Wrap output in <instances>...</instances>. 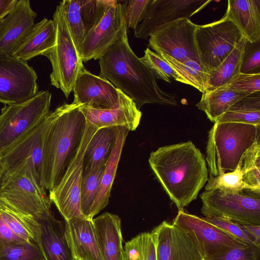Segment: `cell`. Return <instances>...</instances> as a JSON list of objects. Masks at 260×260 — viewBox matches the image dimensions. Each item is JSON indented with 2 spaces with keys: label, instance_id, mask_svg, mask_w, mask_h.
Wrapping results in <instances>:
<instances>
[{
  "label": "cell",
  "instance_id": "obj_15",
  "mask_svg": "<svg viewBox=\"0 0 260 260\" xmlns=\"http://www.w3.org/2000/svg\"><path fill=\"white\" fill-rule=\"evenodd\" d=\"M156 260H204L196 236L190 232L164 221L151 232Z\"/></svg>",
  "mask_w": 260,
  "mask_h": 260
},
{
  "label": "cell",
  "instance_id": "obj_41",
  "mask_svg": "<svg viewBox=\"0 0 260 260\" xmlns=\"http://www.w3.org/2000/svg\"><path fill=\"white\" fill-rule=\"evenodd\" d=\"M204 260H260V247L240 244L224 253Z\"/></svg>",
  "mask_w": 260,
  "mask_h": 260
},
{
  "label": "cell",
  "instance_id": "obj_14",
  "mask_svg": "<svg viewBox=\"0 0 260 260\" xmlns=\"http://www.w3.org/2000/svg\"><path fill=\"white\" fill-rule=\"evenodd\" d=\"M197 26L190 19H178L154 32L149 37L148 46L158 54L178 61L189 59L200 61L195 39Z\"/></svg>",
  "mask_w": 260,
  "mask_h": 260
},
{
  "label": "cell",
  "instance_id": "obj_47",
  "mask_svg": "<svg viewBox=\"0 0 260 260\" xmlns=\"http://www.w3.org/2000/svg\"><path fill=\"white\" fill-rule=\"evenodd\" d=\"M3 19H0V26L1 25H2V22H3Z\"/></svg>",
  "mask_w": 260,
  "mask_h": 260
},
{
  "label": "cell",
  "instance_id": "obj_22",
  "mask_svg": "<svg viewBox=\"0 0 260 260\" xmlns=\"http://www.w3.org/2000/svg\"><path fill=\"white\" fill-rule=\"evenodd\" d=\"M37 243L45 260H75L67 239L65 223L53 213L40 221Z\"/></svg>",
  "mask_w": 260,
  "mask_h": 260
},
{
  "label": "cell",
  "instance_id": "obj_27",
  "mask_svg": "<svg viewBox=\"0 0 260 260\" xmlns=\"http://www.w3.org/2000/svg\"><path fill=\"white\" fill-rule=\"evenodd\" d=\"M246 96L245 93L224 85L211 91H204L196 106L214 123L233 105Z\"/></svg>",
  "mask_w": 260,
  "mask_h": 260
},
{
  "label": "cell",
  "instance_id": "obj_36",
  "mask_svg": "<svg viewBox=\"0 0 260 260\" xmlns=\"http://www.w3.org/2000/svg\"><path fill=\"white\" fill-rule=\"evenodd\" d=\"M0 260H45L36 242H9L0 244Z\"/></svg>",
  "mask_w": 260,
  "mask_h": 260
},
{
  "label": "cell",
  "instance_id": "obj_6",
  "mask_svg": "<svg viewBox=\"0 0 260 260\" xmlns=\"http://www.w3.org/2000/svg\"><path fill=\"white\" fill-rule=\"evenodd\" d=\"M56 39L54 46L43 56L52 65L51 84L60 89L67 99L73 91L75 80L85 68L69 30L62 7L59 4L53 16Z\"/></svg>",
  "mask_w": 260,
  "mask_h": 260
},
{
  "label": "cell",
  "instance_id": "obj_13",
  "mask_svg": "<svg viewBox=\"0 0 260 260\" xmlns=\"http://www.w3.org/2000/svg\"><path fill=\"white\" fill-rule=\"evenodd\" d=\"M126 4L113 0L100 22L86 34L79 51L83 62L99 59L127 30Z\"/></svg>",
  "mask_w": 260,
  "mask_h": 260
},
{
  "label": "cell",
  "instance_id": "obj_38",
  "mask_svg": "<svg viewBox=\"0 0 260 260\" xmlns=\"http://www.w3.org/2000/svg\"><path fill=\"white\" fill-rule=\"evenodd\" d=\"M79 1L86 35L100 22L113 0Z\"/></svg>",
  "mask_w": 260,
  "mask_h": 260
},
{
  "label": "cell",
  "instance_id": "obj_46",
  "mask_svg": "<svg viewBox=\"0 0 260 260\" xmlns=\"http://www.w3.org/2000/svg\"><path fill=\"white\" fill-rule=\"evenodd\" d=\"M17 0H0V19H4L11 11Z\"/></svg>",
  "mask_w": 260,
  "mask_h": 260
},
{
  "label": "cell",
  "instance_id": "obj_37",
  "mask_svg": "<svg viewBox=\"0 0 260 260\" xmlns=\"http://www.w3.org/2000/svg\"><path fill=\"white\" fill-rule=\"evenodd\" d=\"M242 162H240L233 171L217 176L209 175L205 187V190L219 189L232 192H242L244 190L248 191V187L243 181Z\"/></svg>",
  "mask_w": 260,
  "mask_h": 260
},
{
  "label": "cell",
  "instance_id": "obj_26",
  "mask_svg": "<svg viewBox=\"0 0 260 260\" xmlns=\"http://www.w3.org/2000/svg\"><path fill=\"white\" fill-rule=\"evenodd\" d=\"M55 39L53 20L44 17L34 24L30 32L13 56L27 61L37 56L43 55L54 46Z\"/></svg>",
  "mask_w": 260,
  "mask_h": 260
},
{
  "label": "cell",
  "instance_id": "obj_11",
  "mask_svg": "<svg viewBox=\"0 0 260 260\" xmlns=\"http://www.w3.org/2000/svg\"><path fill=\"white\" fill-rule=\"evenodd\" d=\"M50 111L46 118L0 154V179L6 172L28 161L39 184L44 187L43 147L45 134L55 116Z\"/></svg>",
  "mask_w": 260,
  "mask_h": 260
},
{
  "label": "cell",
  "instance_id": "obj_43",
  "mask_svg": "<svg viewBox=\"0 0 260 260\" xmlns=\"http://www.w3.org/2000/svg\"><path fill=\"white\" fill-rule=\"evenodd\" d=\"M226 85L233 90L249 95L260 91V74L240 73Z\"/></svg>",
  "mask_w": 260,
  "mask_h": 260
},
{
  "label": "cell",
  "instance_id": "obj_9",
  "mask_svg": "<svg viewBox=\"0 0 260 260\" xmlns=\"http://www.w3.org/2000/svg\"><path fill=\"white\" fill-rule=\"evenodd\" d=\"M236 24L226 15L205 25H198L195 39L200 63L208 71L219 66L243 39Z\"/></svg>",
  "mask_w": 260,
  "mask_h": 260
},
{
  "label": "cell",
  "instance_id": "obj_16",
  "mask_svg": "<svg viewBox=\"0 0 260 260\" xmlns=\"http://www.w3.org/2000/svg\"><path fill=\"white\" fill-rule=\"evenodd\" d=\"M211 0H150L134 36L146 39L164 25L180 19H188L205 8Z\"/></svg>",
  "mask_w": 260,
  "mask_h": 260
},
{
  "label": "cell",
  "instance_id": "obj_34",
  "mask_svg": "<svg viewBox=\"0 0 260 260\" xmlns=\"http://www.w3.org/2000/svg\"><path fill=\"white\" fill-rule=\"evenodd\" d=\"M125 260H156L155 244L151 232L141 233L126 242Z\"/></svg>",
  "mask_w": 260,
  "mask_h": 260
},
{
  "label": "cell",
  "instance_id": "obj_19",
  "mask_svg": "<svg viewBox=\"0 0 260 260\" xmlns=\"http://www.w3.org/2000/svg\"><path fill=\"white\" fill-rule=\"evenodd\" d=\"M37 16L28 0H17L0 26V50L13 55L30 32Z\"/></svg>",
  "mask_w": 260,
  "mask_h": 260
},
{
  "label": "cell",
  "instance_id": "obj_42",
  "mask_svg": "<svg viewBox=\"0 0 260 260\" xmlns=\"http://www.w3.org/2000/svg\"><path fill=\"white\" fill-rule=\"evenodd\" d=\"M203 218L212 225L229 233L247 245L258 246L245 232L241 224L220 217H204Z\"/></svg>",
  "mask_w": 260,
  "mask_h": 260
},
{
  "label": "cell",
  "instance_id": "obj_45",
  "mask_svg": "<svg viewBox=\"0 0 260 260\" xmlns=\"http://www.w3.org/2000/svg\"><path fill=\"white\" fill-rule=\"evenodd\" d=\"M242 226L245 232L252 239L255 244L260 247V225L242 224Z\"/></svg>",
  "mask_w": 260,
  "mask_h": 260
},
{
  "label": "cell",
  "instance_id": "obj_33",
  "mask_svg": "<svg viewBox=\"0 0 260 260\" xmlns=\"http://www.w3.org/2000/svg\"><path fill=\"white\" fill-rule=\"evenodd\" d=\"M242 170L243 181L250 192L259 194L260 143H254L244 154Z\"/></svg>",
  "mask_w": 260,
  "mask_h": 260
},
{
  "label": "cell",
  "instance_id": "obj_18",
  "mask_svg": "<svg viewBox=\"0 0 260 260\" xmlns=\"http://www.w3.org/2000/svg\"><path fill=\"white\" fill-rule=\"evenodd\" d=\"M74 101L79 105L95 109H111L119 103L120 91L104 78L84 68L77 76L73 88Z\"/></svg>",
  "mask_w": 260,
  "mask_h": 260
},
{
  "label": "cell",
  "instance_id": "obj_21",
  "mask_svg": "<svg viewBox=\"0 0 260 260\" xmlns=\"http://www.w3.org/2000/svg\"><path fill=\"white\" fill-rule=\"evenodd\" d=\"M92 219L74 217L65 220L67 239L75 258L102 260Z\"/></svg>",
  "mask_w": 260,
  "mask_h": 260
},
{
  "label": "cell",
  "instance_id": "obj_8",
  "mask_svg": "<svg viewBox=\"0 0 260 260\" xmlns=\"http://www.w3.org/2000/svg\"><path fill=\"white\" fill-rule=\"evenodd\" d=\"M86 121L82 141L60 182L49 191V197L64 218L85 217L81 209V184L83 172V159L87 146L99 129Z\"/></svg>",
  "mask_w": 260,
  "mask_h": 260
},
{
  "label": "cell",
  "instance_id": "obj_7",
  "mask_svg": "<svg viewBox=\"0 0 260 260\" xmlns=\"http://www.w3.org/2000/svg\"><path fill=\"white\" fill-rule=\"evenodd\" d=\"M51 96L43 90L24 102L5 105L0 113V154L46 118Z\"/></svg>",
  "mask_w": 260,
  "mask_h": 260
},
{
  "label": "cell",
  "instance_id": "obj_32",
  "mask_svg": "<svg viewBox=\"0 0 260 260\" xmlns=\"http://www.w3.org/2000/svg\"><path fill=\"white\" fill-rule=\"evenodd\" d=\"M106 165L83 172L81 184V209L83 215L89 219H90L91 210L99 190Z\"/></svg>",
  "mask_w": 260,
  "mask_h": 260
},
{
  "label": "cell",
  "instance_id": "obj_29",
  "mask_svg": "<svg viewBox=\"0 0 260 260\" xmlns=\"http://www.w3.org/2000/svg\"><path fill=\"white\" fill-rule=\"evenodd\" d=\"M246 39L244 37L231 53L214 70L208 71L204 91H209L227 84L240 73L241 60Z\"/></svg>",
  "mask_w": 260,
  "mask_h": 260
},
{
  "label": "cell",
  "instance_id": "obj_35",
  "mask_svg": "<svg viewBox=\"0 0 260 260\" xmlns=\"http://www.w3.org/2000/svg\"><path fill=\"white\" fill-rule=\"evenodd\" d=\"M59 4L62 7L69 30L79 53L85 36L79 1L64 0L60 2Z\"/></svg>",
  "mask_w": 260,
  "mask_h": 260
},
{
  "label": "cell",
  "instance_id": "obj_17",
  "mask_svg": "<svg viewBox=\"0 0 260 260\" xmlns=\"http://www.w3.org/2000/svg\"><path fill=\"white\" fill-rule=\"evenodd\" d=\"M172 223L191 232L196 236L205 259L224 253L237 245L245 244L208 222L203 217L186 213L184 210H178Z\"/></svg>",
  "mask_w": 260,
  "mask_h": 260
},
{
  "label": "cell",
  "instance_id": "obj_28",
  "mask_svg": "<svg viewBox=\"0 0 260 260\" xmlns=\"http://www.w3.org/2000/svg\"><path fill=\"white\" fill-rule=\"evenodd\" d=\"M116 139L114 127L99 129L90 139L85 152L83 171L106 165Z\"/></svg>",
  "mask_w": 260,
  "mask_h": 260
},
{
  "label": "cell",
  "instance_id": "obj_10",
  "mask_svg": "<svg viewBox=\"0 0 260 260\" xmlns=\"http://www.w3.org/2000/svg\"><path fill=\"white\" fill-rule=\"evenodd\" d=\"M205 217H220L242 224L260 225V199L256 193L205 190L200 194Z\"/></svg>",
  "mask_w": 260,
  "mask_h": 260
},
{
  "label": "cell",
  "instance_id": "obj_23",
  "mask_svg": "<svg viewBox=\"0 0 260 260\" xmlns=\"http://www.w3.org/2000/svg\"><path fill=\"white\" fill-rule=\"evenodd\" d=\"M92 220L102 260H125L120 218L105 212Z\"/></svg>",
  "mask_w": 260,
  "mask_h": 260
},
{
  "label": "cell",
  "instance_id": "obj_4",
  "mask_svg": "<svg viewBox=\"0 0 260 260\" xmlns=\"http://www.w3.org/2000/svg\"><path fill=\"white\" fill-rule=\"evenodd\" d=\"M259 128L241 122H214L206 146L209 175L217 176L234 171L247 150L259 141Z\"/></svg>",
  "mask_w": 260,
  "mask_h": 260
},
{
  "label": "cell",
  "instance_id": "obj_30",
  "mask_svg": "<svg viewBox=\"0 0 260 260\" xmlns=\"http://www.w3.org/2000/svg\"><path fill=\"white\" fill-rule=\"evenodd\" d=\"M216 122H236L260 125L259 92L239 100Z\"/></svg>",
  "mask_w": 260,
  "mask_h": 260
},
{
  "label": "cell",
  "instance_id": "obj_5",
  "mask_svg": "<svg viewBox=\"0 0 260 260\" xmlns=\"http://www.w3.org/2000/svg\"><path fill=\"white\" fill-rule=\"evenodd\" d=\"M0 207L39 221L52 214L49 196L37 182L29 161L23 162L1 178Z\"/></svg>",
  "mask_w": 260,
  "mask_h": 260
},
{
  "label": "cell",
  "instance_id": "obj_31",
  "mask_svg": "<svg viewBox=\"0 0 260 260\" xmlns=\"http://www.w3.org/2000/svg\"><path fill=\"white\" fill-rule=\"evenodd\" d=\"M182 79L184 84L191 85L201 92L205 89L208 71L198 60L189 59L178 61L164 54H160Z\"/></svg>",
  "mask_w": 260,
  "mask_h": 260
},
{
  "label": "cell",
  "instance_id": "obj_2",
  "mask_svg": "<svg viewBox=\"0 0 260 260\" xmlns=\"http://www.w3.org/2000/svg\"><path fill=\"white\" fill-rule=\"evenodd\" d=\"M99 60V76L130 98L139 110L147 103L177 105L176 95L159 87L153 72L132 50L127 30Z\"/></svg>",
  "mask_w": 260,
  "mask_h": 260
},
{
  "label": "cell",
  "instance_id": "obj_40",
  "mask_svg": "<svg viewBox=\"0 0 260 260\" xmlns=\"http://www.w3.org/2000/svg\"><path fill=\"white\" fill-rule=\"evenodd\" d=\"M240 72L243 74H260V40L255 42L246 40Z\"/></svg>",
  "mask_w": 260,
  "mask_h": 260
},
{
  "label": "cell",
  "instance_id": "obj_25",
  "mask_svg": "<svg viewBox=\"0 0 260 260\" xmlns=\"http://www.w3.org/2000/svg\"><path fill=\"white\" fill-rule=\"evenodd\" d=\"M116 139L103 174L100 187L90 214L93 217L105 208L109 203L112 185L116 176L122 151L129 131L123 127H114Z\"/></svg>",
  "mask_w": 260,
  "mask_h": 260
},
{
  "label": "cell",
  "instance_id": "obj_1",
  "mask_svg": "<svg viewBox=\"0 0 260 260\" xmlns=\"http://www.w3.org/2000/svg\"><path fill=\"white\" fill-rule=\"evenodd\" d=\"M148 161L178 210L197 198L208 179L205 157L191 141L160 147L151 152Z\"/></svg>",
  "mask_w": 260,
  "mask_h": 260
},
{
  "label": "cell",
  "instance_id": "obj_48",
  "mask_svg": "<svg viewBox=\"0 0 260 260\" xmlns=\"http://www.w3.org/2000/svg\"><path fill=\"white\" fill-rule=\"evenodd\" d=\"M75 260H80V259H78L75 258Z\"/></svg>",
  "mask_w": 260,
  "mask_h": 260
},
{
  "label": "cell",
  "instance_id": "obj_20",
  "mask_svg": "<svg viewBox=\"0 0 260 260\" xmlns=\"http://www.w3.org/2000/svg\"><path fill=\"white\" fill-rule=\"evenodd\" d=\"M80 109L86 121L99 129L123 127L129 131H134L139 126L142 116L135 102L121 91L117 107L102 109L80 106Z\"/></svg>",
  "mask_w": 260,
  "mask_h": 260
},
{
  "label": "cell",
  "instance_id": "obj_3",
  "mask_svg": "<svg viewBox=\"0 0 260 260\" xmlns=\"http://www.w3.org/2000/svg\"><path fill=\"white\" fill-rule=\"evenodd\" d=\"M80 106L73 102L56 108L45 134L43 147L44 186L49 191L60 182L82 141L86 119Z\"/></svg>",
  "mask_w": 260,
  "mask_h": 260
},
{
  "label": "cell",
  "instance_id": "obj_39",
  "mask_svg": "<svg viewBox=\"0 0 260 260\" xmlns=\"http://www.w3.org/2000/svg\"><path fill=\"white\" fill-rule=\"evenodd\" d=\"M144 55L140 59L151 70L156 78L171 83L172 79L184 83L182 79L160 55L149 48L144 51Z\"/></svg>",
  "mask_w": 260,
  "mask_h": 260
},
{
  "label": "cell",
  "instance_id": "obj_24",
  "mask_svg": "<svg viewBox=\"0 0 260 260\" xmlns=\"http://www.w3.org/2000/svg\"><path fill=\"white\" fill-rule=\"evenodd\" d=\"M225 15L247 40H260V0H229Z\"/></svg>",
  "mask_w": 260,
  "mask_h": 260
},
{
  "label": "cell",
  "instance_id": "obj_44",
  "mask_svg": "<svg viewBox=\"0 0 260 260\" xmlns=\"http://www.w3.org/2000/svg\"><path fill=\"white\" fill-rule=\"evenodd\" d=\"M150 0H129L126 7V21L127 29L135 30L143 20Z\"/></svg>",
  "mask_w": 260,
  "mask_h": 260
},
{
  "label": "cell",
  "instance_id": "obj_12",
  "mask_svg": "<svg viewBox=\"0 0 260 260\" xmlns=\"http://www.w3.org/2000/svg\"><path fill=\"white\" fill-rule=\"evenodd\" d=\"M38 76L27 61L0 50V103L24 102L39 92Z\"/></svg>",
  "mask_w": 260,
  "mask_h": 260
}]
</instances>
